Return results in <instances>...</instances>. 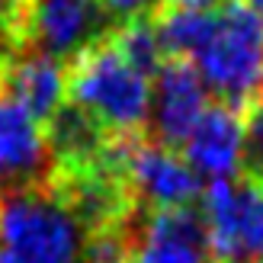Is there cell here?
I'll return each instance as SVG.
<instances>
[{
  "label": "cell",
  "mask_w": 263,
  "mask_h": 263,
  "mask_svg": "<svg viewBox=\"0 0 263 263\" xmlns=\"http://www.w3.org/2000/svg\"><path fill=\"white\" fill-rule=\"evenodd\" d=\"M109 39H112L116 51L122 55V61L128 68H135L141 77H154V71L161 68L164 51L157 45L151 16H138V20H128L122 26H116L109 32Z\"/></svg>",
  "instance_id": "obj_14"
},
{
  "label": "cell",
  "mask_w": 263,
  "mask_h": 263,
  "mask_svg": "<svg viewBox=\"0 0 263 263\" xmlns=\"http://www.w3.org/2000/svg\"><path fill=\"white\" fill-rule=\"evenodd\" d=\"M42 135H45L55 170H74V167L97 164L112 144L109 132L87 109H81L71 100H64L61 106L48 116V122L42 125Z\"/></svg>",
  "instance_id": "obj_11"
},
{
  "label": "cell",
  "mask_w": 263,
  "mask_h": 263,
  "mask_svg": "<svg viewBox=\"0 0 263 263\" xmlns=\"http://www.w3.org/2000/svg\"><path fill=\"white\" fill-rule=\"evenodd\" d=\"M254 180H260V186H263V174H260V177H254Z\"/></svg>",
  "instance_id": "obj_20"
},
{
  "label": "cell",
  "mask_w": 263,
  "mask_h": 263,
  "mask_svg": "<svg viewBox=\"0 0 263 263\" xmlns=\"http://www.w3.org/2000/svg\"><path fill=\"white\" fill-rule=\"evenodd\" d=\"M0 263H10V257H7V251H4V244H0Z\"/></svg>",
  "instance_id": "obj_19"
},
{
  "label": "cell",
  "mask_w": 263,
  "mask_h": 263,
  "mask_svg": "<svg viewBox=\"0 0 263 263\" xmlns=\"http://www.w3.org/2000/svg\"><path fill=\"white\" fill-rule=\"evenodd\" d=\"M196 71L215 93V103L244 116L263 90V23L241 0H231L215 13V29L196 51Z\"/></svg>",
  "instance_id": "obj_3"
},
{
  "label": "cell",
  "mask_w": 263,
  "mask_h": 263,
  "mask_svg": "<svg viewBox=\"0 0 263 263\" xmlns=\"http://www.w3.org/2000/svg\"><path fill=\"white\" fill-rule=\"evenodd\" d=\"M209 90L196 64L186 58H164L154 71V90L148 103V125L144 135L154 144L170 151H183L196 122L209 109Z\"/></svg>",
  "instance_id": "obj_6"
},
{
  "label": "cell",
  "mask_w": 263,
  "mask_h": 263,
  "mask_svg": "<svg viewBox=\"0 0 263 263\" xmlns=\"http://www.w3.org/2000/svg\"><path fill=\"white\" fill-rule=\"evenodd\" d=\"M244 151H241V174L260 177L263 174V90L244 109Z\"/></svg>",
  "instance_id": "obj_15"
},
{
  "label": "cell",
  "mask_w": 263,
  "mask_h": 263,
  "mask_svg": "<svg viewBox=\"0 0 263 263\" xmlns=\"http://www.w3.org/2000/svg\"><path fill=\"white\" fill-rule=\"evenodd\" d=\"M106 32L112 29L93 0H35L26 20V51L64 64Z\"/></svg>",
  "instance_id": "obj_9"
},
{
  "label": "cell",
  "mask_w": 263,
  "mask_h": 263,
  "mask_svg": "<svg viewBox=\"0 0 263 263\" xmlns=\"http://www.w3.org/2000/svg\"><path fill=\"white\" fill-rule=\"evenodd\" d=\"M0 244L10 263H81L87 231L45 183L0 196Z\"/></svg>",
  "instance_id": "obj_2"
},
{
  "label": "cell",
  "mask_w": 263,
  "mask_h": 263,
  "mask_svg": "<svg viewBox=\"0 0 263 263\" xmlns=\"http://www.w3.org/2000/svg\"><path fill=\"white\" fill-rule=\"evenodd\" d=\"M202 218L215 263H263V186L238 174L212 180L202 193Z\"/></svg>",
  "instance_id": "obj_4"
},
{
  "label": "cell",
  "mask_w": 263,
  "mask_h": 263,
  "mask_svg": "<svg viewBox=\"0 0 263 263\" xmlns=\"http://www.w3.org/2000/svg\"><path fill=\"white\" fill-rule=\"evenodd\" d=\"M132 263H215L202 209L141 212L132 228Z\"/></svg>",
  "instance_id": "obj_7"
},
{
  "label": "cell",
  "mask_w": 263,
  "mask_h": 263,
  "mask_svg": "<svg viewBox=\"0 0 263 263\" xmlns=\"http://www.w3.org/2000/svg\"><path fill=\"white\" fill-rule=\"evenodd\" d=\"M241 151H244V119L221 103H212L202 112V119L196 122L180 154L196 170V177L231 180L241 174Z\"/></svg>",
  "instance_id": "obj_10"
},
{
  "label": "cell",
  "mask_w": 263,
  "mask_h": 263,
  "mask_svg": "<svg viewBox=\"0 0 263 263\" xmlns=\"http://www.w3.org/2000/svg\"><path fill=\"white\" fill-rule=\"evenodd\" d=\"M64 97L87 109L112 138L144 135L151 84L122 61L109 32L64 61Z\"/></svg>",
  "instance_id": "obj_1"
},
{
  "label": "cell",
  "mask_w": 263,
  "mask_h": 263,
  "mask_svg": "<svg viewBox=\"0 0 263 263\" xmlns=\"http://www.w3.org/2000/svg\"><path fill=\"white\" fill-rule=\"evenodd\" d=\"M231 0H164V7H177V10H196V13H215Z\"/></svg>",
  "instance_id": "obj_17"
},
{
  "label": "cell",
  "mask_w": 263,
  "mask_h": 263,
  "mask_svg": "<svg viewBox=\"0 0 263 263\" xmlns=\"http://www.w3.org/2000/svg\"><path fill=\"white\" fill-rule=\"evenodd\" d=\"M48 144L29 109L0 87V196L35 190L51 183Z\"/></svg>",
  "instance_id": "obj_8"
},
{
  "label": "cell",
  "mask_w": 263,
  "mask_h": 263,
  "mask_svg": "<svg viewBox=\"0 0 263 263\" xmlns=\"http://www.w3.org/2000/svg\"><path fill=\"white\" fill-rule=\"evenodd\" d=\"M0 87L20 100L39 125H45L48 116L68 100L64 97V64L35 55V51H20L0 64Z\"/></svg>",
  "instance_id": "obj_12"
},
{
  "label": "cell",
  "mask_w": 263,
  "mask_h": 263,
  "mask_svg": "<svg viewBox=\"0 0 263 263\" xmlns=\"http://www.w3.org/2000/svg\"><path fill=\"white\" fill-rule=\"evenodd\" d=\"M100 7L103 20L109 23V29L122 26L128 20H138V16H151V13L164 4V0H93Z\"/></svg>",
  "instance_id": "obj_16"
},
{
  "label": "cell",
  "mask_w": 263,
  "mask_h": 263,
  "mask_svg": "<svg viewBox=\"0 0 263 263\" xmlns=\"http://www.w3.org/2000/svg\"><path fill=\"white\" fill-rule=\"evenodd\" d=\"M112 151L125 186L141 212H164V209L193 205L199 199L202 180L183 161L180 151L161 148L148 135L116 138Z\"/></svg>",
  "instance_id": "obj_5"
},
{
  "label": "cell",
  "mask_w": 263,
  "mask_h": 263,
  "mask_svg": "<svg viewBox=\"0 0 263 263\" xmlns=\"http://www.w3.org/2000/svg\"><path fill=\"white\" fill-rule=\"evenodd\" d=\"M241 4H244L247 10H251V13H254V16L260 20V23H263V0H241Z\"/></svg>",
  "instance_id": "obj_18"
},
{
  "label": "cell",
  "mask_w": 263,
  "mask_h": 263,
  "mask_svg": "<svg viewBox=\"0 0 263 263\" xmlns=\"http://www.w3.org/2000/svg\"><path fill=\"white\" fill-rule=\"evenodd\" d=\"M218 13V10H215ZM215 13H196V10H177V7H157L151 13V26L157 35L164 58H186L193 61L209 35L215 29Z\"/></svg>",
  "instance_id": "obj_13"
}]
</instances>
